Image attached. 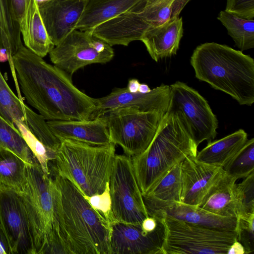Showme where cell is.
Returning a JSON list of instances; mask_svg holds the SVG:
<instances>
[{"instance_id":"17","label":"cell","mask_w":254,"mask_h":254,"mask_svg":"<svg viewBox=\"0 0 254 254\" xmlns=\"http://www.w3.org/2000/svg\"><path fill=\"white\" fill-rule=\"evenodd\" d=\"M87 0H50L38 4L48 34L55 46L76 29Z\"/></svg>"},{"instance_id":"28","label":"cell","mask_w":254,"mask_h":254,"mask_svg":"<svg viewBox=\"0 0 254 254\" xmlns=\"http://www.w3.org/2000/svg\"><path fill=\"white\" fill-rule=\"evenodd\" d=\"M182 162L173 166L142 196L158 200L181 202Z\"/></svg>"},{"instance_id":"39","label":"cell","mask_w":254,"mask_h":254,"mask_svg":"<svg viewBox=\"0 0 254 254\" xmlns=\"http://www.w3.org/2000/svg\"><path fill=\"white\" fill-rule=\"evenodd\" d=\"M151 89L149 87L147 84L145 83L140 84L138 92L141 93H147L150 92Z\"/></svg>"},{"instance_id":"20","label":"cell","mask_w":254,"mask_h":254,"mask_svg":"<svg viewBox=\"0 0 254 254\" xmlns=\"http://www.w3.org/2000/svg\"><path fill=\"white\" fill-rule=\"evenodd\" d=\"M47 123L59 139H73L95 145L112 143L107 126L99 117L85 121L54 120Z\"/></svg>"},{"instance_id":"16","label":"cell","mask_w":254,"mask_h":254,"mask_svg":"<svg viewBox=\"0 0 254 254\" xmlns=\"http://www.w3.org/2000/svg\"><path fill=\"white\" fill-rule=\"evenodd\" d=\"M170 100V87L168 85L161 84L147 93H131L127 87L116 88L106 96L93 98L95 112L92 119L103 111L123 107H133L142 112L166 113Z\"/></svg>"},{"instance_id":"26","label":"cell","mask_w":254,"mask_h":254,"mask_svg":"<svg viewBox=\"0 0 254 254\" xmlns=\"http://www.w3.org/2000/svg\"><path fill=\"white\" fill-rule=\"evenodd\" d=\"M22 35L25 47L41 58L47 56L55 47L45 28L37 2L30 10L26 31Z\"/></svg>"},{"instance_id":"25","label":"cell","mask_w":254,"mask_h":254,"mask_svg":"<svg viewBox=\"0 0 254 254\" xmlns=\"http://www.w3.org/2000/svg\"><path fill=\"white\" fill-rule=\"evenodd\" d=\"M36 114L14 93L0 70V116L15 129L21 124L28 129V125Z\"/></svg>"},{"instance_id":"6","label":"cell","mask_w":254,"mask_h":254,"mask_svg":"<svg viewBox=\"0 0 254 254\" xmlns=\"http://www.w3.org/2000/svg\"><path fill=\"white\" fill-rule=\"evenodd\" d=\"M21 199L31 236L32 254H65L55 222L52 178L38 162L26 163L25 178L16 190Z\"/></svg>"},{"instance_id":"38","label":"cell","mask_w":254,"mask_h":254,"mask_svg":"<svg viewBox=\"0 0 254 254\" xmlns=\"http://www.w3.org/2000/svg\"><path fill=\"white\" fill-rule=\"evenodd\" d=\"M140 84L137 79L132 78L128 80L127 88L129 92L135 93L138 92Z\"/></svg>"},{"instance_id":"15","label":"cell","mask_w":254,"mask_h":254,"mask_svg":"<svg viewBox=\"0 0 254 254\" xmlns=\"http://www.w3.org/2000/svg\"><path fill=\"white\" fill-rule=\"evenodd\" d=\"M149 216L168 217L196 225L220 230L235 231L237 218L220 216L199 206L182 202L162 201L143 196Z\"/></svg>"},{"instance_id":"2","label":"cell","mask_w":254,"mask_h":254,"mask_svg":"<svg viewBox=\"0 0 254 254\" xmlns=\"http://www.w3.org/2000/svg\"><path fill=\"white\" fill-rule=\"evenodd\" d=\"M57 232L65 254H109L111 224L70 180L50 174Z\"/></svg>"},{"instance_id":"18","label":"cell","mask_w":254,"mask_h":254,"mask_svg":"<svg viewBox=\"0 0 254 254\" xmlns=\"http://www.w3.org/2000/svg\"><path fill=\"white\" fill-rule=\"evenodd\" d=\"M186 157L181 163V202L199 206L207 192L224 172L222 168Z\"/></svg>"},{"instance_id":"4","label":"cell","mask_w":254,"mask_h":254,"mask_svg":"<svg viewBox=\"0 0 254 254\" xmlns=\"http://www.w3.org/2000/svg\"><path fill=\"white\" fill-rule=\"evenodd\" d=\"M59 140L60 146L49 163L50 174L68 179L84 196L103 193L109 184L116 145H95L67 138Z\"/></svg>"},{"instance_id":"10","label":"cell","mask_w":254,"mask_h":254,"mask_svg":"<svg viewBox=\"0 0 254 254\" xmlns=\"http://www.w3.org/2000/svg\"><path fill=\"white\" fill-rule=\"evenodd\" d=\"M109 183L111 223L141 224L149 217L131 157L116 155Z\"/></svg>"},{"instance_id":"11","label":"cell","mask_w":254,"mask_h":254,"mask_svg":"<svg viewBox=\"0 0 254 254\" xmlns=\"http://www.w3.org/2000/svg\"><path fill=\"white\" fill-rule=\"evenodd\" d=\"M170 87L167 111L177 116L197 146L203 141H213L217 134L218 122L207 101L184 82L177 81Z\"/></svg>"},{"instance_id":"33","label":"cell","mask_w":254,"mask_h":254,"mask_svg":"<svg viewBox=\"0 0 254 254\" xmlns=\"http://www.w3.org/2000/svg\"><path fill=\"white\" fill-rule=\"evenodd\" d=\"M241 200L239 216L254 214V172L237 184Z\"/></svg>"},{"instance_id":"14","label":"cell","mask_w":254,"mask_h":254,"mask_svg":"<svg viewBox=\"0 0 254 254\" xmlns=\"http://www.w3.org/2000/svg\"><path fill=\"white\" fill-rule=\"evenodd\" d=\"M157 219L158 225L152 231L144 230L142 223H112L109 254H161L165 229Z\"/></svg>"},{"instance_id":"32","label":"cell","mask_w":254,"mask_h":254,"mask_svg":"<svg viewBox=\"0 0 254 254\" xmlns=\"http://www.w3.org/2000/svg\"><path fill=\"white\" fill-rule=\"evenodd\" d=\"M254 214L242 215L237 218L235 231L237 241L244 248L245 254L254 251Z\"/></svg>"},{"instance_id":"34","label":"cell","mask_w":254,"mask_h":254,"mask_svg":"<svg viewBox=\"0 0 254 254\" xmlns=\"http://www.w3.org/2000/svg\"><path fill=\"white\" fill-rule=\"evenodd\" d=\"M84 197L91 205L98 211L109 223L111 224L109 183L107 186L104 191L101 194L91 196H84Z\"/></svg>"},{"instance_id":"24","label":"cell","mask_w":254,"mask_h":254,"mask_svg":"<svg viewBox=\"0 0 254 254\" xmlns=\"http://www.w3.org/2000/svg\"><path fill=\"white\" fill-rule=\"evenodd\" d=\"M21 35L10 0H0V58L7 57L11 70L14 69L12 57L23 45Z\"/></svg>"},{"instance_id":"21","label":"cell","mask_w":254,"mask_h":254,"mask_svg":"<svg viewBox=\"0 0 254 254\" xmlns=\"http://www.w3.org/2000/svg\"><path fill=\"white\" fill-rule=\"evenodd\" d=\"M183 35L182 17L147 31L140 39L155 62L176 55Z\"/></svg>"},{"instance_id":"31","label":"cell","mask_w":254,"mask_h":254,"mask_svg":"<svg viewBox=\"0 0 254 254\" xmlns=\"http://www.w3.org/2000/svg\"><path fill=\"white\" fill-rule=\"evenodd\" d=\"M226 174L237 181L254 172V138L248 139L241 150L222 168Z\"/></svg>"},{"instance_id":"29","label":"cell","mask_w":254,"mask_h":254,"mask_svg":"<svg viewBox=\"0 0 254 254\" xmlns=\"http://www.w3.org/2000/svg\"><path fill=\"white\" fill-rule=\"evenodd\" d=\"M25 162L10 150L0 148V185L17 190L25 178Z\"/></svg>"},{"instance_id":"7","label":"cell","mask_w":254,"mask_h":254,"mask_svg":"<svg viewBox=\"0 0 254 254\" xmlns=\"http://www.w3.org/2000/svg\"><path fill=\"white\" fill-rule=\"evenodd\" d=\"M156 218L161 220L165 229L161 254H229L238 242L236 231L210 228L168 217Z\"/></svg>"},{"instance_id":"9","label":"cell","mask_w":254,"mask_h":254,"mask_svg":"<svg viewBox=\"0 0 254 254\" xmlns=\"http://www.w3.org/2000/svg\"><path fill=\"white\" fill-rule=\"evenodd\" d=\"M174 0H159L145 6L144 0L135 8L123 13L89 31L111 46H127L140 40L148 30L170 20L171 6Z\"/></svg>"},{"instance_id":"37","label":"cell","mask_w":254,"mask_h":254,"mask_svg":"<svg viewBox=\"0 0 254 254\" xmlns=\"http://www.w3.org/2000/svg\"><path fill=\"white\" fill-rule=\"evenodd\" d=\"M190 0H174L171 6V13L169 21H172L179 17L182 10Z\"/></svg>"},{"instance_id":"30","label":"cell","mask_w":254,"mask_h":254,"mask_svg":"<svg viewBox=\"0 0 254 254\" xmlns=\"http://www.w3.org/2000/svg\"><path fill=\"white\" fill-rule=\"evenodd\" d=\"M0 148L10 150L26 163L33 164L38 162L22 136L0 116Z\"/></svg>"},{"instance_id":"3","label":"cell","mask_w":254,"mask_h":254,"mask_svg":"<svg viewBox=\"0 0 254 254\" xmlns=\"http://www.w3.org/2000/svg\"><path fill=\"white\" fill-rule=\"evenodd\" d=\"M190 64L195 77L231 96L241 105L254 102V60L241 51L214 42L197 46Z\"/></svg>"},{"instance_id":"19","label":"cell","mask_w":254,"mask_h":254,"mask_svg":"<svg viewBox=\"0 0 254 254\" xmlns=\"http://www.w3.org/2000/svg\"><path fill=\"white\" fill-rule=\"evenodd\" d=\"M236 181L224 172L210 188L199 207L216 215L237 218L241 200Z\"/></svg>"},{"instance_id":"22","label":"cell","mask_w":254,"mask_h":254,"mask_svg":"<svg viewBox=\"0 0 254 254\" xmlns=\"http://www.w3.org/2000/svg\"><path fill=\"white\" fill-rule=\"evenodd\" d=\"M144 0H87L76 29L90 31L137 7Z\"/></svg>"},{"instance_id":"36","label":"cell","mask_w":254,"mask_h":254,"mask_svg":"<svg viewBox=\"0 0 254 254\" xmlns=\"http://www.w3.org/2000/svg\"><path fill=\"white\" fill-rule=\"evenodd\" d=\"M226 11L248 19L254 18V0H227Z\"/></svg>"},{"instance_id":"12","label":"cell","mask_w":254,"mask_h":254,"mask_svg":"<svg viewBox=\"0 0 254 254\" xmlns=\"http://www.w3.org/2000/svg\"><path fill=\"white\" fill-rule=\"evenodd\" d=\"M54 65L70 77L78 69L93 64H104L114 56L109 44L89 31L75 29L49 53Z\"/></svg>"},{"instance_id":"5","label":"cell","mask_w":254,"mask_h":254,"mask_svg":"<svg viewBox=\"0 0 254 254\" xmlns=\"http://www.w3.org/2000/svg\"><path fill=\"white\" fill-rule=\"evenodd\" d=\"M197 147L177 116L167 111L147 148L131 157L142 194L173 166L189 156H196Z\"/></svg>"},{"instance_id":"41","label":"cell","mask_w":254,"mask_h":254,"mask_svg":"<svg viewBox=\"0 0 254 254\" xmlns=\"http://www.w3.org/2000/svg\"><path fill=\"white\" fill-rule=\"evenodd\" d=\"M50 0H36V1L37 2L38 4H41L43 2H47L48 1H49Z\"/></svg>"},{"instance_id":"27","label":"cell","mask_w":254,"mask_h":254,"mask_svg":"<svg viewBox=\"0 0 254 254\" xmlns=\"http://www.w3.org/2000/svg\"><path fill=\"white\" fill-rule=\"evenodd\" d=\"M217 19L241 51L254 48V19L243 18L226 10L221 11Z\"/></svg>"},{"instance_id":"13","label":"cell","mask_w":254,"mask_h":254,"mask_svg":"<svg viewBox=\"0 0 254 254\" xmlns=\"http://www.w3.org/2000/svg\"><path fill=\"white\" fill-rule=\"evenodd\" d=\"M0 235L7 254H32L28 221L18 193L0 185Z\"/></svg>"},{"instance_id":"23","label":"cell","mask_w":254,"mask_h":254,"mask_svg":"<svg viewBox=\"0 0 254 254\" xmlns=\"http://www.w3.org/2000/svg\"><path fill=\"white\" fill-rule=\"evenodd\" d=\"M247 133L238 130L218 140L212 141L197 153L196 159L223 168L241 150L248 140Z\"/></svg>"},{"instance_id":"40","label":"cell","mask_w":254,"mask_h":254,"mask_svg":"<svg viewBox=\"0 0 254 254\" xmlns=\"http://www.w3.org/2000/svg\"><path fill=\"white\" fill-rule=\"evenodd\" d=\"M159 0H145V6H147V5H150V4H152L153 3H154L157 2Z\"/></svg>"},{"instance_id":"35","label":"cell","mask_w":254,"mask_h":254,"mask_svg":"<svg viewBox=\"0 0 254 254\" xmlns=\"http://www.w3.org/2000/svg\"><path fill=\"white\" fill-rule=\"evenodd\" d=\"M36 0H10L14 17L18 23L22 34L25 30L27 19Z\"/></svg>"},{"instance_id":"1","label":"cell","mask_w":254,"mask_h":254,"mask_svg":"<svg viewBox=\"0 0 254 254\" xmlns=\"http://www.w3.org/2000/svg\"><path fill=\"white\" fill-rule=\"evenodd\" d=\"M12 61L21 94L46 120H91L93 98L73 84L71 78L23 45Z\"/></svg>"},{"instance_id":"8","label":"cell","mask_w":254,"mask_h":254,"mask_svg":"<svg viewBox=\"0 0 254 254\" xmlns=\"http://www.w3.org/2000/svg\"><path fill=\"white\" fill-rule=\"evenodd\" d=\"M165 114L123 107L103 111L94 118L103 120L111 142L120 146L125 155L132 157L147 148Z\"/></svg>"}]
</instances>
